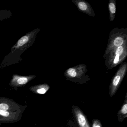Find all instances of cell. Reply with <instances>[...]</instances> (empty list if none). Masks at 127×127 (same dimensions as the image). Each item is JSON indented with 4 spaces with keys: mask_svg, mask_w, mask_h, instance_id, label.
Segmentation results:
<instances>
[{
    "mask_svg": "<svg viewBox=\"0 0 127 127\" xmlns=\"http://www.w3.org/2000/svg\"><path fill=\"white\" fill-rule=\"evenodd\" d=\"M127 56V44L104 53L103 58L105 59L107 69H111L121 64Z\"/></svg>",
    "mask_w": 127,
    "mask_h": 127,
    "instance_id": "cell-1",
    "label": "cell"
},
{
    "mask_svg": "<svg viewBox=\"0 0 127 127\" xmlns=\"http://www.w3.org/2000/svg\"><path fill=\"white\" fill-rule=\"evenodd\" d=\"M127 44V29L118 28L111 30L105 53L110 50Z\"/></svg>",
    "mask_w": 127,
    "mask_h": 127,
    "instance_id": "cell-2",
    "label": "cell"
},
{
    "mask_svg": "<svg viewBox=\"0 0 127 127\" xmlns=\"http://www.w3.org/2000/svg\"><path fill=\"white\" fill-rule=\"evenodd\" d=\"M40 31V29H36L27 33L26 35L21 38L12 47L11 54L20 52L22 53L26 50L33 44L37 35Z\"/></svg>",
    "mask_w": 127,
    "mask_h": 127,
    "instance_id": "cell-3",
    "label": "cell"
},
{
    "mask_svg": "<svg viewBox=\"0 0 127 127\" xmlns=\"http://www.w3.org/2000/svg\"><path fill=\"white\" fill-rule=\"evenodd\" d=\"M127 70V63H123L119 67L113 78L110 85V94L113 96L119 88L122 81L126 75Z\"/></svg>",
    "mask_w": 127,
    "mask_h": 127,
    "instance_id": "cell-4",
    "label": "cell"
},
{
    "mask_svg": "<svg viewBox=\"0 0 127 127\" xmlns=\"http://www.w3.org/2000/svg\"><path fill=\"white\" fill-rule=\"evenodd\" d=\"M87 67L85 64H81L70 67L65 71L64 75L67 78L71 79L81 77L87 71Z\"/></svg>",
    "mask_w": 127,
    "mask_h": 127,
    "instance_id": "cell-5",
    "label": "cell"
},
{
    "mask_svg": "<svg viewBox=\"0 0 127 127\" xmlns=\"http://www.w3.org/2000/svg\"><path fill=\"white\" fill-rule=\"evenodd\" d=\"M72 2L76 5L80 11L91 17H94L95 16V12L93 8L87 1L84 0H72Z\"/></svg>",
    "mask_w": 127,
    "mask_h": 127,
    "instance_id": "cell-6",
    "label": "cell"
},
{
    "mask_svg": "<svg viewBox=\"0 0 127 127\" xmlns=\"http://www.w3.org/2000/svg\"><path fill=\"white\" fill-rule=\"evenodd\" d=\"M74 113L79 127H90L85 116L78 108L74 109Z\"/></svg>",
    "mask_w": 127,
    "mask_h": 127,
    "instance_id": "cell-7",
    "label": "cell"
},
{
    "mask_svg": "<svg viewBox=\"0 0 127 127\" xmlns=\"http://www.w3.org/2000/svg\"><path fill=\"white\" fill-rule=\"evenodd\" d=\"M109 12V19L110 21H113L115 18L116 14V1L115 0H110L108 4Z\"/></svg>",
    "mask_w": 127,
    "mask_h": 127,
    "instance_id": "cell-8",
    "label": "cell"
},
{
    "mask_svg": "<svg viewBox=\"0 0 127 127\" xmlns=\"http://www.w3.org/2000/svg\"><path fill=\"white\" fill-rule=\"evenodd\" d=\"M34 77V76H20L17 75H15L13 76V80L16 81V82L18 84L23 85L26 84L27 83L29 79Z\"/></svg>",
    "mask_w": 127,
    "mask_h": 127,
    "instance_id": "cell-9",
    "label": "cell"
},
{
    "mask_svg": "<svg viewBox=\"0 0 127 127\" xmlns=\"http://www.w3.org/2000/svg\"><path fill=\"white\" fill-rule=\"evenodd\" d=\"M93 127H102L101 123L99 120H94L93 121Z\"/></svg>",
    "mask_w": 127,
    "mask_h": 127,
    "instance_id": "cell-10",
    "label": "cell"
},
{
    "mask_svg": "<svg viewBox=\"0 0 127 127\" xmlns=\"http://www.w3.org/2000/svg\"><path fill=\"white\" fill-rule=\"evenodd\" d=\"M9 108V106L7 104H0V111H6Z\"/></svg>",
    "mask_w": 127,
    "mask_h": 127,
    "instance_id": "cell-11",
    "label": "cell"
},
{
    "mask_svg": "<svg viewBox=\"0 0 127 127\" xmlns=\"http://www.w3.org/2000/svg\"><path fill=\"white\" fill-rule=\"evenodd\" d=\"M121 113L123 114H127V103H126L123 105V107L121 108Z\"/></svg>",
    "mask_w": 127,
    "mask_h": 127,
    "instance_id": "cell-12",
    "label": "cell"
},
{
    "mask_svg": "<svg viewBox=\"0 0 127 127\" xmlns=\"http://www.w3.org/2000/svg\"><path fill=\"white\" fill-rule=\"evenodd\" d=\"M37 92L40 94H44L46 92V90L44 88H41L37 90Z\"/></svg>",
    "mask_w": 127,
    "mask_h": 127,
    "instance_id": "cell-13",
    "label": "cell"
},
{
    "mask_svg": "<svg viewBox=\"0 0 127 127\" xmlns=\"http://www.w3.org/2000/svg\"><path fill=\"white\" fill-rule=\"evenodd\" d=\"M0 115L3 116L8 117L9 115V113L6 111H0Z\"/></svg>",
    "mask_w": 127,
    "mask_h": 127,
    "instance_id": "cell-14",
    "label": "cell"
}]
</instances>
